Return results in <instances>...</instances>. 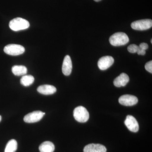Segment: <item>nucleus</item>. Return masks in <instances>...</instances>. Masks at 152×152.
Returning a JSON list of instances; mask_svg holds the SVG:
<instances>
[{
    "mask_svg": "<svg viewBox=\"0 0 152 152\" xmlns=\"http://www.w3.org/2000/svg\"><path fill=\"white\" fill-rule=\"evenodd\" d=\"M129 41L126 34L123 32L115 33L110 37L109 42L110 44L115 47L124 45Z\"/></svg>",
    "mask_w": 152,
    "mask_h": 152,
    "instance_id": "1",
    "label": "nucleus"
},
{
    "mask_svg": "<svg viewBox=\"0 0 152 152\" xmlns=\"http://www.w3.org/2000/svg\"><path fill=\"white\" fill-rule=\"evenodd\" d=\"M9 26L11 29L15 31L26 29L30 26L28 21L20 18H16L10 22Z\"/></svg>",
    "mask_w": 152,
    "mask_h": 152,
    "instance_id": "2",
    "label": "nucleus"
},
{
    "mask_svg": "<svg viewBox=\"0 0 152 152\" xmlns=\"http://www.w3.org/2000/svg\"><path fill=\"white\" fill-rule=\"evenodd\" d=\"M75 119L80 123L86 122L89 118V114L86 108L79 106L74 110L73 112Z\"/></svg>",
    "mask_w": 152,
    "mask_h": 152,
    "instance_id": "3",
    "label": "nucleus"
},
{
    "mask_svg": "<svg viewBox=\"0 0 152 152\" xmlns=\"http://www.w3.org/2000/svg\"><path fill=\"white\" fill-rule=\"evenodd\" d=\"M152 26V20L150 19L138 20L133 22L131 27L133 29L138 31H144L149 29Z\"/></svg>",
    "mask_w": 152,
    "mask_h": 152,
    "instance_id": "4",
    "label": "nucleus"
},
{
    "mask_svg": "<svg viewBox=\"0 0 152 152\" xmlns=\"http://www.w3.org/2000/svg\"><path fill=\"white\" fill-rule=\"evenodd\" d=\"M25 51L23 47L17 44H10L6 46L4 48V52L6 54L13 56L22 54L24 53Z\"/></svg>",
    "mask_w": 152,
    "mask_h": 152,
    "instance_id": "5",
    "label": "nucleus"
},
{
    "mask_svg": "<svg viewBox=\"0 0 152 152\" xmlns=\"http://www.w3.org/2000/svg\"><path fill=\"white\" fill-rule=\"evenodd\" d=\"M45 114V113L40 111H34L26 115L24 118V121L27 123L37 122L42 118Z\"/></svg>",
    "mask_w": 152,
    "mask_h": 152,
    "instance_id": "6",
    "label": "nucleus"
},
{
    "mask_svg": "<svg viewBox=\"0 0 152 152\" xmlns=\"http://www.w3.org/2000/svg\"><path fill=\"white\" fill-rule=\"evenodd\" d=\"M137 98L131 95H124L120 97L119 99V102L121 104L126 106L134 105L138 103Z\"/></svg>",
    "mask_w": 152,
    "mask_h": 152,
    "instance_id": "7",
    "label": "nucleus"
},
{
    "mask_svg": "<svg viewBox=\"0 0 152 152\" xmlns=\"http://www.w3.org/2000/svg\"><path fill=\"white\" fill-rule=\"evenodd\" d=\"M114 62L113 58L110 56L102 57L99 60L98 66L101 70H105L113 65Z\"/></svg>",
    "mask_w": 152,
    "mask_h": 152,
    "instance_id": "8",
    "label": "nucleus"
},
{
    "mask_svg": "<svg viewBox=\"0 0 152 152\" xmlns=\"http://www.w3.org/2000/svg\"><path fill=\"white\" fill-rule=\"evenodd\" d=\"M124 124L126 126L131 132H137L139 129L138 123L137 120L132 116L129 115L126 118Z\"/></svg>",
    "mask_w": 152,
    "mask_h": 152,
    "instance_id": "9",
    "label": "nucleus"
},
{
    "mask_svg": "<svg viewBox=\"0 0 152 152\" xmlns=\"http://www.w3.org/2000/svg\"><path fill=\"white\" fill-rule=\"evenodd\" d=\"M72 60L69 56L67 55L65 57L63 61L62 72L66 76H69L72 73Z\"/></svg>",
    "mask_w": 152,
    "mask_h": 152,
    "instance_id": "10",
    "label": "nucleus"
},
{
    "mask_svg": "<svg viewBox=\"0 0 152 152\" xmlns=\"http://www.w3.org/2000/svg\"><path fill=\"white\" fill-rule=\"evenodd\" d=\"M107 149L103 145L91 144L87 145L84 149V152H106Z\"/></svg>",
    "mask_w": 152,
    "mask_h": 152,
    "instance_id": "11",
    "label": "nucleus"
},
{
    "mask_svg": "<svg viewBox=\"0 0 152 152\" xmlns=\"http://www.w3.org/2000/svg\"><path fill=\"white\" fill-rule=\"evenodd\" d=\"M129 81V77L127 74H121L118 77H117L114 81V85L115 86L120 88L126 86Z\"/></svg>",
    "mask_w": 152,
    "mask_h": 152,
    "instance_id": "12",
    "label": "nucleus"
},
{
    "mask_svg": "<svg viewBox=\"0 0 152 152\" xmlns=\"http://www.w3.org/2000/svg\"><path fill=\"white\" fill-rule=\"evenodd\" d=\"M37 91L45 95H52L56 92V87L51 85H45L40 86L37 88Z\"/></svg>",
    "mask_w": 152,
    "mask_h": 152,
    "instance_id": "13",
    "label": "nucleus"
},
{
    "mask_svg": "<svg viewBox=\"0 0 152 152\" xmlns=\"http://www.w3.org/2000/svg\"><path fill=\"white\" fill-rule=\"evenodd\" d=\"M55 149L54 145L50 141L44 142L39 147L40 152H53Z\"/></svg>",
    "mask_w": 152,
    "mask_h": 152,
    "instance_id": "14",
    "label": "nucleus"
},
{
    "mask_svg": "<svg viewBox=\"0 0 152 152\" xmlns=\"http://www.w3.org/2000/svg\"><path fill=\"white\" fill-rule=\"evenodd\" d=\"M12 72L16 76L25 75L27 73V69L23 66H15L12 69Z\"/></svg>",
    "mask_w": 152,
    "mask_h": 152,
    "instance_id": "15",
    "label": "nucleus"
},
{
    "mask_svg": "<svg viewBox=\"0 0 152 152\" xmlns=\"http://www.w3.org/2000/svg\"><path fill=\"white\" fill-rule=\"evenodd\" d=\"M18 148V143L12 139L9 141L6 145L4 152H15Z\"/></svg>",
    "mask_w": 152,
    "mask_h": 152,
    "instance_id": "16",
    "label": "nucleus"
},
{
    "mask_svg": "<svg viewBox=\"0 0 152 152\" xmlns=\"http://www.w3.org/2000/svg\"><path fill=\"white\" fill-rule=\"evenodd\" d=\"M34 81V78L30 75H24L20 80L21 84L24 86L27 87L32 84Z\"/></svg>",
    "mask_w": 152,
    "mask_h": 152,
    "instance_id": "17",
    "label": "nucleus"
},
{
    "mask_svg": "<svg viewBox=\"0 0 152 152\" xmlns=\"http://www.w3.org/2000/svg\"><path fill=\"white\" fill-rule=\"evenodd\" d=\"M139 49H140L139 47L135 44L131 45L128 47V51L132 53H137V52L139 50Z\"/></svg>",
    "mask_w": 152,
    "mask_h": 152,
    "instance_id": "18",
    "label": "nucleus"
},
{
    "mask_svg": "<svg viewBox=\"0 0 152 152\" xmlns=\"http://www.w3.org/2000/svg\"><path fill=\"white\" fill-rule=\"evenodd\" d=\"M145 69L147 71L152 73V61L148 62L145 65Z\"/></svg>",
    "mask_w": 152,
    "mask_h": 152,
    "instance_id": "19",
    "label": "nucleus"
},
{
    "mask_svg": "<svg viewBox=\"0 0 152 152\" xmlns=\"http://www.w3.org/2000/svg\"><path fill=\"white\" fill-rule=\"evenodd\" d=\"M139 47L140 49L144 50H145L148 48V44L145 43H142L140 44Z\"/></svg>",
    "mask_w": 152,
    "mask_h": 152,
    "instance_id": "20",
    "label": "nucleus"
},
{
    "mask_svg": "<svg viewBox=\"0 0 152 152\" xmlns=\"http://www.w3.org/2000/svg\"><path fill=\"white\" fill-rule=\"evenodd\" d=\"M138 54L139 55H142V56H144L146 52L145 50H141V49H139V50L137 52Z\"/></svg>",
    "mask_w": 152,
    "mask_h": 152,
    "instance_id": "21",
    "label": "nucleus"
},
{
    "mask_svg": "<svg viewBox=\"0 0 152 152\" xmlns=\"http://www.w3.org/2000/svg\"><path fill=\"white\" fill-rule=\"evenodd\" d=\"M94 1H96V2H99V1H101V0H94Z\"/></svg>",
    "mask_w": 152,
    "mask_h": 152,
    "instance_id": "22",
    "label": "nucleus"
},
{
    "mask_svg": "<svg viewBox=\"0 0 152 152\" xmlns=\"http://www.w3.org/2000/svg\"><path fill=\"white\" fill-rule=\"evenodd\" d=\"M1 121V116L0 115V122Z\"/></svg>",
    "mask_w": 152,
    "mask_h": 152,
    "instance_id": "23",
    "label": "nucleus"
},
{
    "mask_svg": "<svg viewBox=\"0 0 152 152\" xmlns=\"http://www.w3.org/2000/svg\"><path fill=\"white\" fill-rule=\"evenodd\" d=\"M151 43H152V39L151 40Z\"/></svg>",
    "mask_w": 152,
    "mask_h": 152,
    "instance_id": "24",
    "label": "nucleus"
}]
</instances>
